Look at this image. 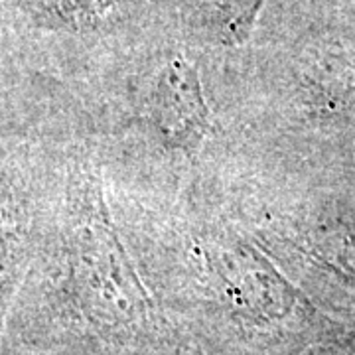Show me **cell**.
<instances>
[{
    "instance_id": "6da1fadb",
    "label": "cell",
    "mask_w": 355,
    "mask_h": 355,
    "mask_svg": "<svg viewBox=\"0 0 355 355\" xmlns=\"http://www.w3.org/2000/svg\"><path fill=\"white\" fill-rule=\"evenodd\" d=\"M154 127L172 148H196L209 128L200 77L186 60H172L160 71L150 99Z\"/></svg>"
},
{
    "instance_id": "7a4b0ae2",
    "label": "cell",
    "mask_w": 355,
    "mask_h": 355,
    "mask_svg": "<svg viewBox=\"0 0 355 355\" xmlns=\"http://www.w3.org/2000/svg\"><path fill=\"white\" fill-rule=\"evenodd\" d=\"M85 219L87 221L81 223L76 235L73 268H77L79 277L107 291L137 288V277L130 270L132 266L101 207L95 205L89 209Z\"/></svg>"
},
{
    "instance_id": "3957f363",
    "label": "cell",
    "mask_w": 355,
    "mask_h": 355,
    "mask_svg": "<svg viewBox=\"0 0 355 355\" xmlns=\"http://www.w3.org/2000/svg\"><path fill=\"white\" fill-rule=\"evenodd\" d=\"M265 0H207L209 24L216 36L225 44H237L247 38L257 12Z\"/></svg>"
}]
</instances>
